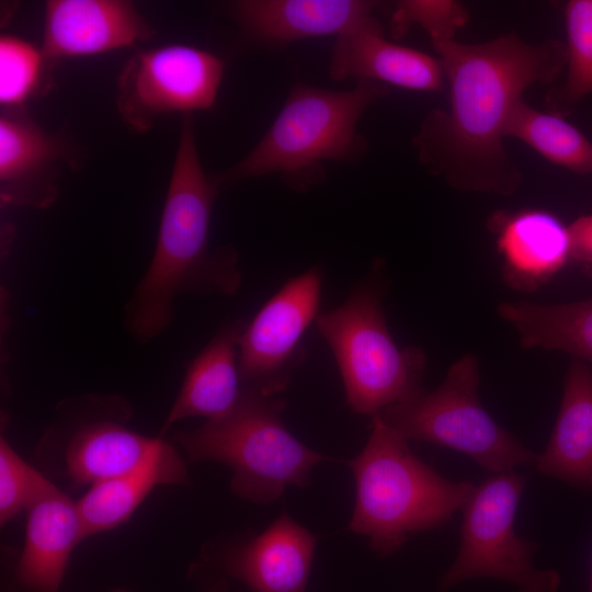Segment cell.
Returning a JSON list of instances; mask_svg holds the SVG:
<instances>
[{"instance_id":"obj_7","label":"cell","mask_w":592,"mask_h":592,"mask_svg":"<svg viewBox=\"0 0 592 592\" xmlns=\"http://www.w3.org/2000/svg\"><path fill=\"white\" fill-rule=\"evenodd\" d=\"M479 384V362L466 354L449 366L437 388L423 389L377 417L408 441L457 451L492 475L516 466H535L537 454L485 409L478 397Z\"/></svg>"},{"instance_id":"obj_6","label":"cell","mask_w":592,"mask_h":592,"mask_svg":"<svg viewBox=\"0 0 592 592\" xmlns=\"http://www.w3.org/2000/svg\"><path fill=\"white\" fill-rule=\"evenodd\" d=\"M382 298L378 283L367 281L341 306L316 319L337 361L346 403L369 418L424 389L425 355L420 348L396 344Z\"/></svg>"},{"instance_id":"obj_15","label":"cell","mask_w":592,"mask_h":592,"mask_svg":"<svg viewBox=\"0 0 592 592\" xmlns=\"http://www.w3.org/2000/svg\"><path fill=\"white\" fill-rule=\"evenodd\" d=\"M67 158L64 143L23 111L0 116V197L2 204L48 207L57 197V164Z\"/></svg>"},{"instance_id":"obj_31","label":"cell","mask_w":592,"mask_h":592,"mask_svg":"<svg viewBox=\"0 0 592 592\" xmlns=\"http://www.w3.org/2000/svg\"><path fill=\"white\" fill-rule=\"evenodd\" d=\"M589 592H592V567H591V580H590V591Z\"/></svg>"},{"instance_id":"obj_19","label":"cell","mask_w":592,"mask_h":592,"mask_svg":"<svg viewBox=\"0 0 592 592\" xmlns=\"http://www.w3.org/2000/svg\"><path fill=\"white\" fill-rule=\"evenodd\" d=\"M535 466L544 476L592 491V371L581 360L570 363L554 429Z\"/></svg>"},{"instance_id":"obj_24","label":"cell","mask_w":592,"mask_h":592,"mask_svg":"<svg viewBox=\"0 0 592 592\" xmlns=\"http://www.w3.org/2000/svg\"><path fill=\"white\" fill-rule=\"evenodd\" d=\"M568 75L554 88L546 103L551 114L563 116L592 92V0H572L566 5Z\"/></svg>"},{"instance_id":"obj_5","label":"cell","mask_w":592,"mask_h":592,"mask_svg":"<svg viewBox=\"0 0 592 592\" xmlns=\"http://www.w3.org/2000/svg\"><path fill=\"white\" fill-rule=\"evenodd\" d=\"M284 399L243 387L231 411L201 426L178 432L174 441L191 462L216 460L231 467V491L267 504L289 485L306 487L323 459L283 424Z\"/></svg>"},{"instance_id":"obj_27","label":"cell","mask_w":592,"mask_h":592,"mask_svg":"<svg viewBox=\"0 0 592 592\" xmlns=\"http://www.w3.org/2000/svg\"><path fill=\"white\" fill-rule=\"evenodd\" d=\"M47 482L48 479L20 457L7 440L1 437L0 521L2 525L22 510H26Z\"/></svg>"},{"instance_id":"obj_26","label":"cell","mask_w":592,"mask_h":592,"mask_svg":"<svg viewBox=\"0 0 592 592\" xmlns=\"http://www.w3.org/2000/svg\"><path fill=\"white\" fill-rule=\"evenodd\" d=\"M469 18L466 7L453 0H403L397 2L390 20V34L402 38L412 25H419L432 44L455 39Z\"/></svg>"},{"instance_id":"obj_20","label":"cell","mask_w":592,"mask_h":592,"mask_svg":"<svg viewBox=\"0 0 592 592\" xmlns=\"http://www.w3.org/2000/svg\"><path fill=\"white\" fill-rule=\"evenodd\" d=\"M244 327L242 320L226 325L189 364L160 437L172 424L183 419L204 417L215 420L234 409L242 389L239 342Z\"/></svg>"},{"instance_id":"obj_17","label":"cell","mask_w":592,"mask_h":592,"mask_svg":"<svg viewBox=\"0 0 592 592\" xmlns=\"http://www.w3.org/2000/svg\"><path fill=\"white\" fill-rule=\"evenodd\" d=\"M497 235L503 260L504 282L519 291H534L556 275L571 259L568 226L551 213L524 209L493 215L489 223Z\"/></svg>"},{"instance_id":"obj_21","label":"cell","mask_w":592,"mask_h":592,"mask_svg":"<svg viewBox=\"0 0 592 592\" xmlns=\"http://www.w3.org/2000/svg\"><path fill=\"white\" fill-rule=\"evenodd\" d=\"M186 462L173 444L152 464L99 481L76 502L84 538L127 521L158 485H189Z\"/></svg>"},{"instance_id":"obj_29","label":"cell","mask_w":592,"mask_h":592,"mask_svg":"<svg viewBox=\"0 0 592 592\" xmlns=\"http://www.w3.org/2000/svg\"><path fill=\"white\" fill-rule=\"evenodd\" d=\"M571 259L592 263V215L577 218L569 226Z\"/></svg>"},{"instance_id":"obj_3","label":"cell","mask_w":592,"mask_h":592,"mask_svg":"<svg viewBox=\"0 0 592 592\" xmlns=\"http://www.w3.org/2000/svg\"><path fill=\"white\" fill-rule=\"evenodd\" d=\"M371 429L362 452L348 462L355 479L348 527L366 536L374 554L384 558L398 551L409 536L444 525L476 486L443 477L379 417L371 418Z\"/></svg>"},{"instance_id":"obj_2","label":"cell","mask_w":592,"mask_h":592,"mask_svg":"<svg viewBox=\"0 0 592 592\" xmlns=\"http://www.w3.org/2000/svg\"><path fill=\"white\" fill-rule=\"evenodd\" d=\"M219 187L202 168L192 115L184 114L153 255L125 307L127 332L137 342L147 343L169 327L179 295H234L239 289L237 252L208 248Z\"/></svg>"},{"instance_id":"obj_9","label":"cell","mask_w":592,"mask_h":592,"mask_svg":"<svg viewBox=\"0 0 592 592\" xmlns=\"http://www.w3.org/2000/svg\"><path fill=\"white\" fill-rule=\"evenodd\" d=\"M49 429L60 440L61 473L73 487L94 485L141 469L171 443L141 435L128 426L132 410L118 396H87L67 402Z\"/></svg>"},{"instance_id":"obj_28","label":"cell","mask_w":592,"mask_h":592,"mask_svg":"<svg viewBox=\"0 0 592 592\" xmlns=\"http://www.w3.org/2000/svg\"><path fill=\"white\" fill-rule=\"evenodd\" d=\"M189 577L194 582L198 592L229 591L227 577L203 556L198 562L190 567Z\"/></svg>"},{"instance_id":"obj_16","label":"cell","mask_w":592,"mask_h":592,"mask_svg":"<svg viewBox=\"0 0 592 592\" xmlns=\"http://www.w3.org/2000/svg\"><path fill=\"white\" fill-rule=\"evenodd\" d=\"M26 512L14 581L24 592H59L70 555L84 539L77 504L48 480Z\"/></svg>"},{"instance_id":"obj_13","label":"cell","mask_w":592,"mask_h":592,"mask_svg":"<svg viewBox=\"0 0 592 592\" xmlns=\"http://www.w3.org/2000/svg\"><path fill=\"white\" fill-rule=\"evenodd\" d=\"M152 29L129 1L46 2L43 53L49 61L95 55L146 41Z\"/></svg>"},{"instance_id":"obj_25","label":"cell","mask_w":592,"mask_h":592,"mask_svg":"<svg viewBox=\"0 0 592 592\" xmlns=\"http://www.w3.org/2000/svg\"><path fill=\"white\" fill-rule=\"evenodd\" d=\"M48 59L43 50L15 36L0 38V103L22 107L45 84Z\"/></svg>"},{"instance_id":"obj_12","label":"cell","mask_w":592,"mask_h":592,"mask_svg":"<svg viewBox=\"0 0 592 592\" xmlns=\"http://www.w3.org/2000/svg\"><path fill=\"white\" fill-rule=\"evenodd\" d=\"M316 545L307 528L283 513L262 533L214 544L203 556L252 592H306Z\"/></svg>"},{"instance_id":"obj_30","label":"cell","mask_w":592,"mask_h":592,"mask_svg":"<svg viewBox=\"0 0 592 592\" xmlns=\"http://www.w3.org/2000/svg\"><path fill=\"white\" fill-rule=\"evenodd\" d=\"M111 592H132V591L126 590V589H114Z\"/></svg>"},{"instance_id":"obj_10","label":"cell","mask_w":592,"mask_h":592,"mask_svg":"<svg viewBox=\"0 0 592 592\" xmlns=\"http://www.w3.org/2000/svg\"><path fill=\"white\" fill-rule=\"evenodd\" d=\"M224 64L215 55L187 45H167L135 53L117 81V109L136 132H146L166 113L191 114L210 109L217 98Z\"/></svg>"},{"instance_id":"obj_23","label":"cell","mask_w":592,"mask_h":592,"mask_svg":"<svg viewBox=\"0 0 592 592\" xmlns=\"http://www.w3.org/2000/svg\"><path fill=\"white\" fill-rule=\"evenodd\" d=\"M504 137L524 141L555 164L592 174V143L561 116L540 112L523 99L511 112Z\"/></svg>"},{"instance_id":"obj_11","label":"cell","mask_w":592,"mask_h":592,"mask_svg":"<svg viewBox=\"0 0 592 592\" xmlns=\"http://www.w3.org/2000/svg\"><path fill=\"white\" fill-rule=\"evenodd\" d=\"M322 272L311 267L291 278L244 327L239 342V375L243 387L264 396L284 391L301 363V340L317 319Z\"/></svg>"},{"instance_id":"obj_1","label":"cell","mask_w":592,"mask_h":592,"mask_svg":"<svg viewBox=\"0 0 592 592\" xmlns=\"http://www.w3.org/2000/svg\"><path fill=\"white\" fill-rule=\"evenodd\" d=\"M433 46L449 83V107L423 119L412 140L420 162L454 190L513 194L523 177L503 147L505 125L527 87L558 79L566 45L531 44L512 32L481 44Z\"/></svg>"},{"instance_id":"obj_4","label":"cell","mask_w":592,"mask_h":592,"mask_svg":"<svg viewBox=\"0 0 592 592\" xmlns=\"http://www.w3.org/2000/svg\"><path fill=\"white\" fill-rule=\"evenodd\" d=\"M388 92V86L371 80H358L348 91L298 83L258 145L214 179L223 186L280 173L293 190L304 192L321 180L323 162L355 161L365 152L366 140L357 123Z\"/></svg>"},{"instance_id":"obj_14","label":"cell","mask_w":592,"mask_h":592,"mask_svg":"<svg viewBox=\"0 0 592 592\" xmlns=\"http://www.w3.org/2000/svg\"><path fill=\"white\" fill-rule=\"evenodd\" d=\"M375 7L364 0H242L234 3V12L253 38L285 45L327 35L383 33Z\"/></svg>"},{"instance_id":"obj_18","label":"cell","mask_w":592,"mask_h":592,"mask_svg":"<svg viewBox=\"0 0 592 592\" xmlns=\"http://www.w3.org/2000/svg\"><path fill=\"white\" fill-rule=\"evenodd\" d=\"M329 73L334 80L357 78L415 91H440L444 83L440 59L369 31L337 37Z\"/></svg>"},{"instance_id":"obj_22","label":"cell","mask_w":592,"mask_h":592,"mask_svg":"<svg viewBox=\"0 0 592 592\" xmlns=\"http://www.w3.org/2000/svg\"><path fill=\"white\" fill-rule=\"evenodd\" d=\"M499 316L525 349L559 350L592 363V298L567 304L504 301Z\"/></svg>"},{"instance_id":"obj_8","label":"cell","mask_w":592,"mask_h":592,"mask_svg":"<svg viewBox=\"0 0 592 592\" xmlns=\"http://www.w3.org/2000/svg\"><path fill=\"white\" fill-rule=\"evenodd\" d=\"M527 476L508 470L493 474L476 486L462 508L460 542L457 555L437 583L447 591L478 578L502 580L516 592H557L560 574L539 569L534 555L539 543L521 537L515 515Z\"/></svg>"}]
</instances>
